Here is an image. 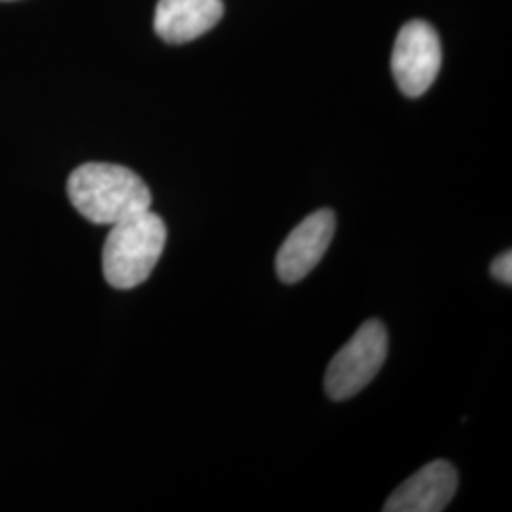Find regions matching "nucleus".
I'll return each mask as SVG.
<instances>
[{
  "label": "nucleus",
  "instance_id": "1",
  "mask_svg": "<svg viewBox=\"0 0 512 512\" xmlns=\"http://www.w3.org/2000/svg\"><path fill=\"white\" fill-rule=\"evenodd\" d=\"M67 194L74 209L93 224H116L150 209L152 194L145 181L128 167L92 164L76 167Z\"/></svg>",
  "mask_w": 512,
  "mask_h": 512
},
{
  "label": "nucleus",
  "instance_id": "2",
  "mask_svg": "<svg viewBox=\"0 0 512 512\" xmlns=\"http://www.w3.org/2000/svg\"><path fill=\"white\" fill-rule=\"evenodd\" d=\"M167 228L150 209L112 224L103 247V274L110 287L128 291L145 283L164 253Z\"/></svg>",
  "mask_w": 512,
  "mask_h": 512
},
{
  "label": "nucleus",
  "instance_id": "3",
  "mask_svg": "<svg viewBox=\"0 0 512 512\" xmlns=\"http://www.w3.org/2000/svg\"><path fill=\"white\" fill-rule=\"evenodd\" d=\"M387 357V330L372 319L363 323L330 361L325 391L332 401H346L370 384Z\"/></svg>",
  "mask_w": 512,
  "mask_h": 512
},
{
  "label": "nucleus",
  "instance_id": "4",
  "mask_svg": "<svg viewBox=\"0 0 512 512\" xmlns=\"http://www.w3.org/2000/svg\"><path fill=\"white\" fill-rule=\"evenodd\" d=\"M440 63L442 50L435 29L420 19L406 23L391 57V69L401 92L408 97L423 95L433 86Z\"/></svg>",
  "mask_w": 512,
  "mask_h": 512
},
{
  "label": "nucleus",
  "instance_id": "5",
  "mask_svg": "<svg viewBox=\"0 0 512 512\" xmlns=\"http://www.w3.org/2000/svg\"><path fill=\"white\" fill-rule=\"evenodd\" d=\"M334 230L336 215L330 209H319L302 220L275 256V272L279 279L293 285L308 277L327 253Z\"/></svg>",
  "mask_w": 512,
  "mask_h": 512
},
{
  "label": "nucleus",
  "instance_id": "6",
  "mask_svg": "<svg viewBox=\"0 0 512 512\" xmlns=\"http://www.w3.org/2000/svg\"><path fill=\"white\" fill-rule=\"evenodd\" d=\"M458 490V471L452 463L437 459L406 478L385 501V512H440Z\"/></svg>",
  "mask_w": 512,
  "mask_h": 512
},
{
  "label": "nucleus",
  "instance_id": "7",
  "mask_svg": "<svg viewBox=\"0 0 512 512\" xmlns=\"http://www.w3.org/2000/svg\"><path fill=\"white\" fill-rule=\"evenodd\" d=\"M222 14V0H158L154 31L169 44H184L211 31Z\"/></svg>",
  "mask_w": 512,
  "mask_h": 512
},
{
  "label": "nucleus",
  "instance_id": "8",
  "mask_svg": "<svg viewBox=\"0 0 512 512\" xmlns=\"http://www.w3.org/2000/svg\"><path fill=\"white\" fill-rule=\"evenodd\" d=\"M490 272L494 275L497 281H501V283H505V285H512V253L511 251H505V253H501V255L495 258L494 262H492V268H490Z\"/></svg>",
  "mask_w": 512,
  "mask_h": 512
}]
</instances>
